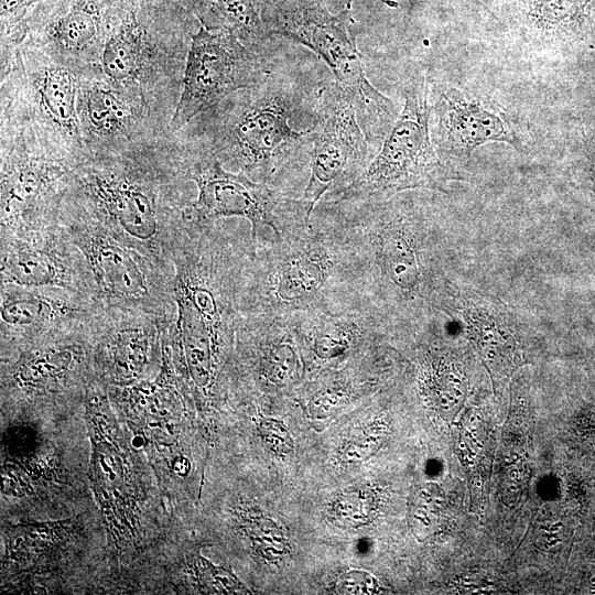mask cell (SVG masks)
Instances as JSON below:
<instances>
[{
	"mask_svg": "<svg viewBox=\"0 0 595 595\" xmlns=\"http://www.w3.org/2000/svg\"><path fill=\"white\" fill-rule=\"evenodd\" d=\"M324 85L272 66L261 83L232 93L174 134L228 171L285 192V180L310 169Z\"/></svg>",
	"mask_w": 595,
	"mask_h": 595,
	"instance_id": "6da1fadb",
	"label": "cell"
},
{
	"mask_svg": "<svg viewBox=\"0 0 595 595\" xmlns=\"http://www.w3.org/2000/svg\"><path fill=\"white\" fill-rule=\"evenodd\" d=\"M184 160L169 133L117 153L95 154L73 169L63 205L90 216L117 238L156 261L170 259L183 224Z\"/></svg>",
	"mask_w": 595,
	"mask_h": 595,
	"instance_id": "7a4b0ae2",
	"label": "cell"
},
{
	"mask_svg": "<svg viewBox=\"0 0 595 595\" xmlns=\"http://www.w3.org/2000/svg\"><path fill=\"white\" fill-rule=\"evenodd\" d=\"M255 253L249 236L183 223L170 250L174 305L172 333L194 387L207 391L236 338L247 270Z\"/></svg>",
	"mask_w": 595,
	"mask_h": 595,
	"instance_id": "3957f363",
	"label": "cell"
},
{
	"mask_svg": "<svg viewBox=\"0 0 595 595\" xmlns=\"http://www.w3.org/2000/svg\"><path fill=\"white\" fill-rule=\"evenodd\" d=\"M280 228L277 238L255 248L242 313L338 311L363 301L345 246L321 218H306L296 197L285 206Z\"/></svg>",
	"mask_w": 595,
	"mask_h": 595,
	"instance_id": "277c9868",
	"label": "cell"
},
{
	"mask_svg": "<svg viewBox=\"0 0 595 595\" xmlns=\"http://www.w3.org/2000/svg\"><path fill=\"white\" fill-rule=\"evenodd\" d=\"M195 21L178 0H120L99 60L100 74L169 129Z\"/></svg>",
	"mask_w": 595,
	"mask_h": 595,
	"instance_id": "5b68a950",
	"label": "cell"
},
{
	"mask_svg": "<svg viewBox=\"0 0 595 595\" xmlns=\"http://www.w3.org/2000/svg\"><path fill=\"white\" fill-rule=\"evenodd\" d=\"M351 1L336 15L324 0H266L257 9L268 36L293 40L323 60L350 98L368 141L380 148L399 112L367 78L350 28Z\"/></svg>",
	"mask_w": 595,
	"mask_h": 595,
	"instance_id": "8992f818",
	"label": "cell"
},
{
	"mask_svg": "<svg viewBox=\"0 0 595 595\" xmlns=\"http://www.w3.org/2000/svg\"><path fill=\"white\" fill-rule=\"evenodd\" d=\"M84 73L21 44L1 72L0 125L23 133L48 151L79 162L84 143L77 97Z\"/></svg>",
	"mask_w": 595,
	"mask_h": 595,
	"instance_id": "52a82bcc",
	"label": "cell"
},
{
	"mask_svg": "<svg viewBox=\"0 0 595 595\" xmlns=\"http://www.w3.org/2000/svg\"><path fill=\"white\" fill-rule=\"evenodd\" d=\"M404 106L367 169L335 202L385 201L413 190L446 191L457 178L439 155L430 130L431 101L425 76L415 72L402 84Z\"/></svg>",
	"mask_w": 595,
	"mask_h": 595,
	"instance_id": "ba28073f",
	"label": "cell"
},
{
	"mask_svg": "<svg viewBox=\"0 0 595 595\" xmlns=\"http://www.w3.org/2000/svg\"><path fill=\"white\" fill-rule=\"evenodd\" d=\"M58 223L83 258L94 302L116 311L166 317V298L172 299V292L171 284L156 275L160 263L73 207L62 205Z\"/></svg>",
	"mask_w": 595,
	"mask_h": 595,
	"instance_id": "9c48e42d",
	"label": "cell"
},
{
	"mask_svg": "<svg viewBox=\"0 0 595 595\" xmlns=\"http://www.w3.org/2000/svg\"><path fill=\"white\" fill-rule=\"evenodd\" d=\"M0 127L1 236L57 224L78 162L48 151L19 129Z\"/></svg>",
	"mask_w": 595,
	"mask_h": 595,
	"instance_id": "30bf717a",
	"label": "cell"
},
{
	"mask_svg": "<svg viewBox=\"0 0 595 595\" xmlns=\"http://www.w3.org/2000/svg\"><path fill=\"white\" fill-rule=\"evenodd\" d=\"M176 138L183 152L185 175L197 187V196L182 209L185 224L208 225L224 218H245L250 224L255 248L280 235L282 213L292 198L290 195L242 173L228 171L212 154Z\"/></svg>",
	"mask_w": 595,
	"mask_h": 595,
	"instance_id": "8fae6325",
	"label": "cell"
},
{
	"mask_svg": "<svg viewBox=\"0 0 595 595\" xmlns=\"http://www.w3.org/2000/svg\"><path fill=\"white\" fill-rule=\"evenodd\" d=\"M271 68L263 52L248 47L234 33L201 25L192 36L170 132H178L232 93L258 85Z\"/></svg>",
	"mask_w": 595,
	"mask_h": 595,
	"instance_id": "7c38bea8",
	"label": "cell"
},
{
	"mask_svg": "<svg viewBox=\"0 0 595 595\" xmlns=\"http://www.w3.org/2000/svg\"><path fill=\"white\" fill-rule=\"evenodd\" d=\"M371 148L350 98L335 80L325 84L313 131L310 175L296 198L309 219L324 195H337L367 169L374 159Z\"/></svg>",
	"mask_w": 595,
	"mask_h": 595,
	"instance_id": "4fadbf2b",
	"label": "cell"
},
{
	"mask_svg": "<svg viewBox=\"0 0 595 595\" xmlns=\"http://www.w3.org/2000/svg\"><path fill=\"white\" fill-rule=\"evenodd\" d=\"M120 0H45L23 22L24 41L83 73L98 68Z\"/></svg>",
	"mask_w": 595,
	"mask_h": 595,
	"instance_id": "5bb4252c",
	"label": "cell"
},
{
	"mask_svg": "<svg viewBox=\"0 0 595 595\" xmlns=\"http://www.w3.org/2000/svg\"><path fill=\"white\" fill-rule=\"evenodd\" d=\"M77 111L88 156L121 152L171 133L141 101L108 82L99 68L82 75Z\"/></svg>",
	"mask_w": 595,
	"mask_h": 595,
	"instance_id": "9a60e30c",
	"label": "cell"
},
{
	"mask_svg": "<svg viewBox=\"0 0 595 595\" xmlns=\"http://www.w3.org/2000/svg\"><path fill=\"white\" fill-rule=\"evenodd\" d=\"M74 248L60 223L1 236V286L90 291L83 258Z\"/></svg>",
	"mask_w": 595,
	"mask_h": 595,
	"instance_id": "2e32d148",
	"label": "cell"
},
{
	"mask_svg": "<svg viewBox=\"0 0 595 595\" xmlns=\"http://www.w3.org/2000/svg\"><path fill=\"white\" fill-rule=\"evenodd\" d=\"M432 141L441 159L454 167L466 162L474 150L487 142H505L526 152L522 131L502 110L457 88H444L431 105Z\"/></svg>",
	"mask_w": 595,
	"mask_h": 595,
	"instance_id": "e0dca14e",
	"label": "cell"
},
{
	"mask_svg": "<svg viewBox=\"0 0 595 595\" xmlns=\"http://www.w3.org/2000/svg\"><path fill=\"white\" fill-rule=\"evenodd\" d=\"M300 313H242L236 338L250 357L258 385L267 391L290 389L302 378Z\"/></svg>",
	"mask_w": 595,
	"mask_h": 595,
	"instance_id": "ac0fdd59",
	"label": "cell"
},
{
	"mask_svg": "<svg viewBox=\"0 0 595 595\" xmlns=\"http://www.w3.org/2000/svg\"><path fill=\"white\" fill-rule=\"evenodd\" d=\"M435 306L457 315L495 378L508 375L521 361L522 325L499 300L462 292L456 298L441 296Z\"/></svg>",
	"mask_w": 595,
	"mask_h": 595,
	"instance_id": "d6986e66",
	"label": "cell"
},
{
	"mask_svg": "<svg viewBox=\"0 0 595 595\" xmlns=\"http://www.w3.org/2000/svg\"><path fill=\"white\" fill-rule=\"evenodd\" d=\"M383 326L385 316L365 301L338 311L300 313L302 354L317 365L340 361L377 340Z\"/></svg>",
	"mask_w": 595,
	"mask_h": 595,
	"instance_id": "ffe728a7",
	"label": "cell"
},
{
	"mask_svg": "<svg viewBox=\"0 0 595 595\" xmlns=\"http://www.w3.org/2000/svg\"><path fill=\"white\" fill-rule=\"evenodd\" d=\"M1 328L45 332L62 326H82L90 320L89 309L74 300L76 294H57V289L1 286Z\"/></svg>",
	"mask_w": 595,
	"mask_h": 595,
	"instance_id": "44dd1931",
	"label": "cell"
},
{
	"mask_svg": "<svg viewBox=\"0 0 595 595\" xmlns=\"http://www.w3.org/2000/svg\"><path fill=\"white\" fill-rule=\"evenodd\" d=\"M515 18L534 44L573 43L595 30V0H516Z\"/></svg>",
	"mask_w": 595,
	"mask_h": 595,
	"instance_id": "7402d4cb",
	"label": "cell"
},
{
	"mask_svg": "<svg viewBox=\"0 0 595 595\" xmlns=\"http://www.w3.org/2000/svg\"><path fill=\"white\" fill-rule=\"evenodd\" d=\"M117 312L101 344L111 376L118 381H129L143 371L159 332L170 320L147 313Z\"/></svg>",
	"mask_w": 595,
	"mask_h": 595,
	"instance_id": "603a6c76",
	"label": "cell"
},
{
	"mask_svg": "<svg viewBox=\"0 0 595 595\" xmlns=\"http://www.w3.org/2000/svg\"><path fill=\"white\" fill-rule=\"evenodd\" d=\"M210 31L234 33L248 47L263 52L269 37L253 0H178Z\"/></svg>",
	"mask_w": 595,
	"mask_h": 595,
	"instance_id": "cb8c5ba5",
	"label": "cell"
},
{
	"mask_svg": "<svg viewBox=\"0 0 595 595\" xmlns=\"http://www.w3.org/2000/svg\"><path fill=\"white\" fill-rule=\"evenodd\" d=\"M45 0H1V66L10 64L24 41L23 22Z\"/></svg>",
	"mask_w": 595,
	"mask_h": 595,
	"instance_id": "d4e9b609",
	"label": "cell"
},
{
	"mask_svg": "<svg viewBox=\"0 0 595 595\" xmlns=\"http://www.w3.org/2000/svg\"><path fill=\"white\" fill-rule=\"evenodd\" d=\"M375 510L370 491L361 488L340 494L331 508L332 520L343 528H359L368 523Z\"/></svg>",
	"mask_w": 595,
	"mask_h": 595,
	"instance_id": "484cf974",
	"label": "cell"
},
{
	"mask_svg": "<svg viewBox=\"0 0 595 595\" xmlns=\"http://www.w3.org/2000/svg\"><path fill=\"white\" fill-rule=\"evenodd\" d=\"M250 537L263 556L272 560L284 556L289 551V542L281 529L269 519H259L250 524Z\"/></svg>",
	"mask_w": 595,
	"mask_h": 595,
	"instance_id": "4316f807",
	"label": "cell"
},
{
	"mask_svg": "<svg viewBox=\"0 0 595 595\" xmlns=\"http://www.w3.org/2000/svg\"><path fill=\"white\" fill-rule=\"evenodd\" d=\"M258 430L262 442L272 453L283 455L292 451V436L281 421L274 418L261 419Z\"/></svg>",
	"mask_w": 595,
	"mask_h": 595,
	"instance_id": "83f0119b",
	"label": "cell"
},
{
	"mask_svg": "<svg viewBox=\"0 0 595 595\" xmlns=\"http://www.w3.org/2000/svg\"><path fill=\"white\" fill-rule=\"evenodd\" d=\"M335 589L340 594H375L379 584L369 572L350 570L338 577Z\"/></svg>",
	"mask_w": 595,
	"mask_h": 595,
	"instance_id": "f1b7e54d",
	"label": "cell"
},
{
	"mask_svg": "<svg viewBox=\"0 0 595 595\" xmlns=\"http://www.w3.org/2000/svg\"><path fill=\"white\" fill-rule=\"evenodd\" d=\"M203 572L206 576V583L212 585L214 589L226 593H234L245 589V587L235 576H231L230 574H228V572L219 567L213 566L208 562H205Z\"/></svg>",
	"mask_w": 595,
	"mask_h": 595,
	"instance_id": "f546056e",
	"label": "cell"
},
{
	"mask_svg": "<svg viewBox=\"0 0 595 595\" xmlns=\"http://www.w3.org/2000/svg\"><path fill=\"white\" fill-rule=\"evenodd\" d=\"M589 180H591V185H592V190H593V193L595 195V166H593L591 169V172H589Z\"/></svg>",
	"mask_w": 595,
	"mask_h": 595,
	"instance_id": "4dcf8cb0",
	"label": "cell"
},
{
	"mask_svg": "<svg viewBox=\"0 0 595 595\" xmlns=\"http://www.w3.org/2000/svg\"><path fill=\"white\" fill-rule=\"evenodd\" d=\"M253 1H255L256 7H257L259 3H261V2H263L266 0H253Z\"/></svg>",
	"mask_w": 595,
	"mask_h": 595,
	"instance_id": "1f68e13d",
	"label": "cell"
}]
</instances>
